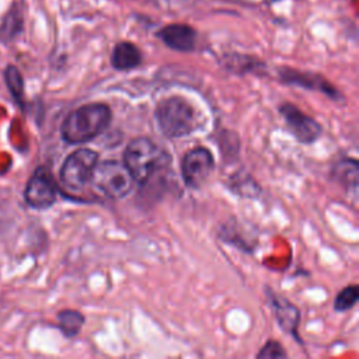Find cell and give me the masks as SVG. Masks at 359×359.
I'll return each mask as SVG.
<instances>
[{
  "label": "cell",
  "mask_w": 359,
  "mask_h": 359,
  "mask_svg": "<svg viewBox=\"0 0 359 359\" xmlns=\"http://www.w3.org/2000/svg\"><path fill=\"white\" fill-rule=\"evenodd\" d=\"M112 112L108 104L91 102L73 109L63 121L60 133L70 144L87 143L100 136L111 123Z\"/></svg>",
  "instance_id": "obj_1"
},
{
  "label": "cell",
  "mask_w": 359,
  "mask_h": 359,
  "mask_svg": "<svg viewBox=\"0 0 359 359\" xmlns=\"http://www.w3.org/2000/svg\"><path fill=\"white\" fill-rule=\"evenodd\" d=\"M122 163L129 170L135 182L144 185L157 171L170 165L171 156L151 139L140 136L128 143Z\"/></svg>",
  "instance_id": "obj_2"
},
{
  "label": "cell",
  "mask_w": 359,
  "mask_h": 359,
  "mask_svg": "<svg viewBox=\"0 0 359 359\" xmlns=\"http://www.w3.org/2000/svg\"><path fill=\"white\" fill-rule=\"evenodd\" d=\"M154 116L161 133L167 137H184L198 128L194 107L182 97H168L156 105Z\"/></svg>",
  "instance_id": "obj_3"
},
{
  "label": "cell",
  "mask_w": 359,
  "mask_h": 359,
  "mask_svg": "<svg viewBox=\"0 0 359 359\" xmlns=\"http://www.w3.org/2000/svg\"><path fill=\"white\" fill-rule=\"evenodd\" d=\"M91 184L109 199H122L133 191L135 180L126 165L116 160L98 161L91 177Z\"/></svg>",
  "instance_id": "obj_4"
},
{
  "label": "cell",
  "mask_w": 359,
  "mask_h": 359,
  "mask_svg": "<svg viewBox=\"0 0 359 359\" xmlns=\"http://www.w3.org/2000/svg\"><path fill=\"white\" fill-rule=\"evenodd\" d=\"M98 153L88 147L74 150L67 156L60 168V184L69 192H83L91 182L93 171L97 165Z\"/></svg>",
  "instance_id": "obj_5"
},
{
  "label": "cell",
  "mask_w": 359,
  "mask_h": 359,
  "mask_svg": "<svg viewBox=\"0 0 359 359\" xmlns=\"http://www.w3.org/2000/svg\"><path fill=\"white\" fill-rule=\"evenodd\" d=\"M215 168V160L209 149L198 146L185 153L181 161V175L187 187L201 188Z\"/></svg>",
  "instance_id": "obj_6"
},
{
  "label": "cell",
  "mask_w": 359,
  "mask_h": 359,
  "mask_svg": "<svg viewBox=\"0 0 359 359\" xmlns=\"http://www.w3.org/2000/svg\"><path fill=\"white\" fill-rule=\"evenodd\" d=\"M25 202L34 209H46L52 206L57 196V185L49 168L38 167L28 180L25 192Z\"/></svg>",
  "instance_id": "obj_7"
},
{
  "label": "cell",
  "mask_w": 359,
  "mask_h": 359,
  "mask_svg": "<svg viewBox=\"0 0 359 359\" xmlns=\"http://www.w3.org/2000/svg\"><path fill=\"white\" fill-rule=\"evenodd\" d=\"M279 114L285 119L293 137L303 144L314 143L323 133V126L314 118L290 102H283L279 107Z\"/></svg>",
  "instance_id": "obj_8"
},
{
  "label": "cell",
  "mask_w": 359,
  "mask_h": 359,
  "mask_svg": "<svg viewBox=\"0 0 359 359\" xmlns=\"http://www.w3.org/2000/svg\"><path fill=\"white\" fill-rule=\"evenodd\" d=\"M265 294L268 297V304L271 306L279 327L285 332L290 334L296 341L302 342L299 338V332H297V327L300 323L299 309L292 302H289L286 297L275 293L271 287H266Z\"/></svg>",
  "instance_id": "obj_9"
},
{
  "label": "cell",
  "mask_w": 359,
  "mask_h": 359,
  "mask_svg": "<svg viewBox=\"0 0 359 359\" xmlns=\"http://www.w3.org/2000/svg\"><path fill=\"white\" fill-rule=\"evenodd\" d=\"M280 80L287 84L320 91L325 94L328 98H331L332 101H341L344 98L339 94L337 87H334L327 79L316 73H306V72H297L293 69H285L280 72Z\"/></svg>",
  "instance_id": "obj_10"
},
{
  "label": "cell",
  "mask_w": 359,
  "mask_h": 359,
  "mask_svg": "<svg viewBox=\"0 0 359 359\" xmlns=\"http://www.w3.org/2000/svg\"><path fill=\"white\" fill-rule=\"evenodd\" d=\"M158 36L168 48L181 52L192 50L196 42L195 29L185 24H170L158 32Z\"/></svg>",
  "instance_id": "obj_11"
},
{
  "label": "cell",
  "mask_w": 359,
  "mask_h": 359,
  "mask_svg": "<svg viewBox=\"0 0 359 359\" xmlns=\"http://www.w3.org/2000/svg\"><path fill=\"white\" fill-rule=\"evenodd\" d=\"M142 52L132 42H119L112 50L111 63L116 70H132L142 63Z\"/></svg>",
  "instance_id": "obj_12"
},
{
  "label": "cell",
  "mask_w": 359,
  "mask_h": 359,
  "mask_svg": "<svg viewBox=\"0 0 359 359\" xmlns=\"http://www.w3.org/2000/svg\"><path fill=\"white\" fill-rule=\"evenodd\" d=\"M359 164L355 158H342L332 168V177L337 182L342 184L345 189L356 195L359 180Z\"/></svg>",
  "instance_id": "obj_13"
},
{
  "label": "cell",
  "mask_w": 359,
  "mask_h": 359,
  "mask_svg": "<svg viewBox=\"0 0 359 359\" xmlns=\"http://www.w3.org/2000/svg\"><path fill=\"white\" fill-rule=\"evenodd\" d=\"M84 321V316L77 310L67 309L57 313V327L67 338L76 337L80 332Z\"/></svg>",
  "instance_id": "obj_14"
},
{
  "label": "cell",
  "mask_w": 359,
  "mask_h": 359,
  "mask_svg": "<svg viewBox=\"0 0 359 359\" xmlns=\"http://www.w3.org/2000/svg\"><path fill=\"white\" fill-rule=\"evenodd\" d=\"M4 80L13 97L21 104L24 100V80L20 70L13 65L7 66L4 70Z\"/></svg>",
  "instance_id": "obj_15"
},
{
  "label": "cell",
  "mask_w": 359,
  "mask_h": 359,
  "mask_svg": "<svg viewBox=\"0 0 359 359\" xmlns=\"http://www.w3.org/2000/svg\"><path fill=\"white\" fill-rule=\"evenodd\" d=\"M359 299V289L356 285H349L345 286L337 296L334 300V310L344 313L346 310H351Z\"/></svg>",
  "instance_id": "obj_16"
},
{
  "label": "cell",
  "mask_w": 359,
  "mask_h": 359,
  "mask_svg": "<svg viewBox=\"0 0 359 359\" xmlns=\"http://www.w3.org/2000/svg\"><path fill=\"white\" fill-rule=\"evenodd\" d=\"M287 353L285 351V348L280 345V342L275 341V339H269L262 348L261 351L257 353V358L259 359H272V358H286Z\"/></svg>",
  "instance_id": "obj_17"
},
{
  "label": "cell",
  "mask_w": 359,
  "mask_h": 359,
  "mask_svg": "<svg viewBox=\"0 0 359 359\" xmlns=\"http://www.w3.org/2000/svg\"><path fill=\"white\" fill-rule=\"evenodd\" d=\"M20 29V17L17 14H8L4 20V24L1 27V31H3V36L6 39L14 36Z\"/></svg>",
  "instance_id": "obj_18"
}]
</instances>
